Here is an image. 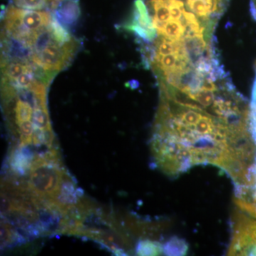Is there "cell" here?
<instances>
[{"mask_svg":"<svg viewBox=\"0 0 256 256\" xmlns=\"http://www.w3.org/2000/svg\"><path fill=\"white\" fill-rule=\"evenodd\" d=\"M66 170L60 160H50L42 156H34L28 182L31 197L56 200Z\"/></svg>","mask_w":256,"mask_h":256,"instance_id":"1","label":"cell"},{"mask_svg":"<svg viewBox=\"0 0 256 256\" xmlns=\"http://www.w3.org/2000/svg\"><path fill=\"white\" fill-rule=\"evenodd\" d=\"M229 256H256V218L238 210L234 216Z\"/></svg>","mask_w":256,"mask_h":256,"instance_id":"2","label":"cell"},{"mask_svg":"<svg viewBox=\"0 0 256 256\" xmlns=\"http://www.w3.org/2000/svg\"><path fill=\"white\" fill-rule=\"evenodd\" d=\"M235 193L236 204L238 210L256 218V165L248 184Z\"/></svg>","mask_w":256,"mask_h":256,"instance_id":"3","label":"cell"},{"mask_svg":"<svg viewBox=\"0 0 256 256\" xmlns=\"http://www.w3.org/2000/svg\"><path fill=\"white\" fill-rule=\"evenodd\" d=\"M68 0H12L13 4L22 9L52 10L54 12L60 4Z\"/></svg>","mask_w":256,"mask_h":256,"instance_id":"4","label":"cell"},{"mask_svg":"<svg viewBox=\"0 0 256 256\" xmlns=\"http://www.w3.org/2000/svg\"><path fill=\"white\" fill-rule=\"evenodd\" d=\"M136 252L140 256L159 255L163 252V246L156 242L144 240L138 244Z\"/></svg>","mask_w":256,"mask_h":256,"instance_id":"5","label":"cell"},{"mask_svg":"<svg viewBox=\"0 0 256 256\" xmlns=\"http://www.w3.org/2000/svg\"><path fill=\"white\" fill-rule=\"evenodd\" d=\"M188 250L186 242L176 238H172L163 246V252L166 255H184Z\"/></svg>","mask_w":256,"mask_h":256,"instance_id":"6","label":"cell"},{"mask_svg":"<svg viewBox=\"0 0 256 256\" xmlns=\"http://www.w3.org/2000/svg\"><path fill=\"white\" fill-rule=\"evenodd\" d=\"M250 105L252 129H254V134L256 138V75L255 80H254V86H252V100H250Z\"/></svg>","mask_w":256,"mask_h":256,"instance_id":"7","label":"cell"},{"mask_svg":"<svg viewBox=\"0 0 256 256\" xmlns=\"http://www.w3.org/2000/svg\"><path fill=\"white\" fill-rule=\"evenodd\" d=\"M250 10L252 18L256 20V0H250Z\"/></svg>","mask_w":256,"mask_h":256,"instance_id":"8","label":"cell"}]
</instances>
